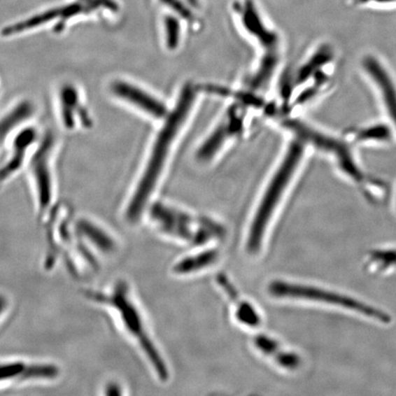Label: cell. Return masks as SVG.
Returning a JSON list of instances; mask_svg holds the SVG:
<instances>
[{"label": "cell", "instance_id": "obj_1", "mask_svg": "<svg viewBox=\"0 0 396 396\" xmlns=\"http://www.w3.org/2000/svg\"><path fill=\"white\" fill-rule=\"evenodd\" d=\"M84 295L90 303L111 315L124 337L146 358L159 379L167 382L169 379L167 362L153 341L143 310L128 281L116 280L103 289H85Z\"/></svg>", "mask_w": 396, "mask_h": 396}, {"label": "cell", "instance_id": "obj_2", "mask_svg": "<svg viewBox=\"0 0 396 396\" xmlns=\"http://www.w3.org/2000/svg\"><path fill=\"white\" fill-rule=\"evenodd\" d=\"M194 99L193 88L190 85H186L180 94L176 108L156 139L146 169L138 185L136 186L134 193L129 198L126 208L124 209V221L131 226L140 223L143 217L148 203L157 184L160 174L164 167L174 139L188 117L189 109L193 105Z\"/></svg>", "mask_w": 396, "mask_h": 396}, {"label": "cell", "instance_id": "obj_3", "mask_svg": "<svg viewBox=\"0 0 396 396\" xmlns=\"http://www.w3.org/2000/svg\"><path fill=\"white\" fill-rule=\"evenodd\" d=\"M150 218L158 232L170 237L202 245L213 239H220L226 229L220 223L206 218H196L162 203L150 209Z\"/></svg>", "mask_w": 396, "mask_h": 396}, {"label": "cell", "instance_id": "obj_4", "mask_svg": "<svg viewBox=\"0 0 396 396\" xmlns=\"http://www.w3.org/2000/svg\"><path fill=\"white\" fill-rule=\"evenodd\" d=\"M304 152L303 144L299 141L292 143L279 170L271 180L266 190L262 202L260 203L253 223L250 225L249 235L247 239V250L251 254L258 253L261 249L266 229L270 222L271 215L276 211L278 203L282 197L292 174L297 167Z\"/></svg>", "mask_w": 396, "mask_h": 396}, {"label": "cell", "instance_id": "obj_5", "mask_svg": "<svg viewBox=\"0 0 396 396\" xmlns=\"http://www.w3.org/2000/svg\"><path fill=\"white\" fill-rule=\"evenodd\" d=\"M60 366L49 360H0V389L32 383H52L61 376Z\"/></svg>", "mask_w": 396, "mask_h": 396}, {"label": "cell", "instance_id": "obj_6", "mask_svg": "<svg viewBox=\"0 0 396 396\" xmlns=\"http://www.w3.org/2000/svg\"><path fill=\"white\" fill-rule=\"evenodd\" d=\"M268 292L274 297L292 298V299L334 304V306L346 307V309L362 313L369 317L380 319V320H384L386 318V315H383V313L358 303L355 300L336 294V292L312 288V286L297 285V283L283 282V281H274L269 285Z\"/></svg>", "mask_w": 396, "mask_h": 396}, {"label": "cell", "instance_id": "obj_7", "mask_svg": "<svg viewBox=\"0 0 396 396\" xmlns=\"http://www.w3.org/2000/svg\"><path fill=\"white\" fill-rule=\"evenodd\" d=\"M76 239L97 262L111 259L120 250L119 239L103 225L90 218L73 221Z\"/></svg>", "mask_w": 396, "mask_h": 396}, {"label": "cell", "instance_id": "obj_8", "mask_svg": "<svg viewBox=\"0 0 396 396\" xmlns=\"http://www.w3.org/2000/svg\"><path fill=\"white\" fill-rule=\"evenodd\" d=\"M52 150V140L45 139L40 149L32 159V174L35 183L38 212L41 218L45 220L51 211L53 198V186L51 169H50V153ZM43 220V222H44Z\"/></svg>", "mask_w": 396, "mask_h": 396}, {"label": "cell", "instance_id": "obj_9", "mask_svg": "<svg viewBox=\"0 0 396 396\" xmlns=\"http://www.w3.org/2000/svg\"><path fill=\"white\" fill-rule=\"evenodd\" d=\"M285 126L297 133L304 141H309V143L322 150H327V152L335 153L337 157L339 158V164L346 173L350 174L354 179H362V174L358 170L347 148L342 146L341 143L314 131V129L309 128L299 121L288 120L285 122Z\"/></svg>", "mask_w": 396, "mask_h": 396}, {"label": "cell", "instance_id": "obj_10", "mask_svg": "<svg viewBox=\"0 0 396 396\" xmlns=\"http://www.w3.org/2000/svg\"><path fill=\"white\" fill-rule=\"evenodd\" d=\"M237 8L242 24L246 31L253 35L266 49L276 52L278 36L265 26L253 0H244L243 2L238 3Z\"/></svg>", "mask_w": 396, "mask_h": 396}, {"label": "cell", "instance_id": "obj_11", "mask_svg": "<svg viewBox=\"0 0 396 396\" xmlns=\"http://www.w3.org/2000/svg\"><path fill=\"white\" fill-rule=\"evenodd\" d=\"M111 91L119 99L143 109L153 117L162 118L167 115V108L161 102L131 83L120 80L114 82L111 85Z\"/></svg>", "mask_w": 396, "mask_h": 396}, {"label": "cell", "instance_id": "obj_12", "mask_svg": "<svg viewBox=\"0 0 396 396\" xmlns=\"http://www.w3.org/2000/svg\"><path fill=\"white\" fill-rule=\"evenodd\" d=\"M363 66L368 71L369 75L372 76L380 90L382 91L386 108L396 126V91L391 78L386 69L375 58H365Z\"/></svg>", "mask_w": 396, "mask_h": 396}, {"label": "cell", "instance_id": "obj_13", "mask_svg": "<svg viewBox=\"0 0 396 396\" xmlns=\"http://www.w3.org/2000/svg\"><path fill=\"white\" fill-rule=\"evenodd\" d=\"M254 345L262 353L271 357L283 368L288 370H295L301 365L300 357L297 354L292 353L291 351L283 350L274 339L265 335L257 336L254 339Z\"/></svg>", "mask_w": 396, "mask_h": 396}, {"label": "cell", "instance_id": "obj_14", "mask_svg": "<svg viewBox=\"0 0 396 396\" xmlns=\"http://www.w3.org/2000/svg\"><path fill=\"white\" fill-rule=\"evenodd\" d=\"M218 258V251L209 250L202 251L196 255L188 257L182 259L174 266V271L177 274H188L196 273L197 271L202 270L204 268L215 264Z\"/></svg>", "mask_w": 396, "mask_h": 396}, {"label": "cell", "instance_id": "obj_15", "mask_svg": "<svg viewBox=\"0 0 396 396\" xmlns=\"http://www.w3.org/2000/svg\"><path fill=\"white\" fill-rule=\"evenodd\" d=\"M239 122L237 120L234 121L229 120V122L223 124L220 128L215 131L214 133L208 138V140L203 144V146L198 150L197 157L200 160H208L211 158L215 153L217 152L218 148L222 146L225 139L230 134L234 133L239 129Z\"/></svg>", "mask_w": 396, "mask_h": 396}, {"label": "cell", "instance_id": "obj_16", "mask_svg": "<svg viewBox=\"0 0 396 396\" xmlns=\"http://www.w3.org/2000/svg\"><path fill=\"white\" fill-rule=\"evenodd\" d=\"M32 111L31 104L29 103H23L13 109L10 113L6 115L1 120H0V146L4 143L6 137L8 135L17 124L25 120Z\"/></svg>", "mask_w": 396, "mask_h": 396}, {"label": "cell", "instance_id": "obj_17", "mask_svg": "<svg viewBox=\"0 0 396 396\" xmlns=\"http://www.w3.org/2000/svg\"><path fill=\"white\" fill-rule=\"evenodd\" d=\"M237 310H236V317L241 324L245 326L255 327L261 323V317L258 311L253 304L248 303L247 301L236 299L234 301Z\"/></svg>", "mask_w": 396, "mask_h": 396}, {"label": "cell", "instance_id": "obj_18", "mask_svg": "<svg viewBox=\"0 0 396 396\" xmlns=\"http://www.w3.org/2000/svg\"><path fill=\"white\" fill-rule=\"evenodd\" d=\"M330 59V52L329 50L323 49L319 51L317 55L309 61V63L306 64V66L303 67V69L301 70L299 80H302V81L306 80L309 76H311L313 72L317 70L319 66L326 64Z\"/></svg>", "mask_w": 396, "mask_h": 396}, {"label": "cell", "instance_id": "obj_19", "mask_svg": "<svg viewBox=\"0 0 396 396\" xmlns=\"http://www.w3.org/2000/svg\"><path fill=\"white\" fill-rule=\"evenodd\" d=\"M165 34L168 48L176 49L180 39V24L174 17H167L164 20Z\"/></svg>", "mask_w": 396, "mask_h": 396}, {"label": "cell", "instance_id": "obj_20", "mask_svg": "<svg viewBox=\"0 0 396 396\" xmlns=\"http://www.w3.org/2000/svg\"><path fill=\"white\" fill-rule=\"evenodd\" d=\"M390 137V131L386 126L380 125L372 127V128L365 129L359 135L360 141L369 140H387Z\"/></svg>", "mask_w": 396, "mask_h": 396}, {"label": "cell", "instance_id": "obj_21", "mask_svg": "<svg viewBox=\"0 0 396 396\" xmlns=\"http://www.w3.org/2000/svg\"><path fill=\"white\" fill-rule=\"evenodd\" d=\"M164 4L169 6L172 10L176 11L180 16L185 17L186 20H193V16H192V13L188 8H185V6L179 0H161Z\"/></svg>", "mask_w": 396, "mask_h": 396}, {"label": "cell", "instance_id": "obj_22", "mask_svg": "<svg viewBox=\"0 0 396 396\" xmlns=\"http://www.w3.org/2000/svg\"><path fill=\"white\" fill-rule=\"evenodd\" d=\"M10 309V301L8 297L5 294L0 292V323L4 318L8 314Z\"/></svg>", "mask_w": 396, "mask_h": 396}, {"label": "cell", "instance_id": "obj_23", "mask_svg": "<svg viewBox=\"0 0 396 396\" xmlns=\"http://www.w3.org/2000/svg\"><path fill=\"white\" fill-rule=\"evenodd\" d=\"M105 395H123L124 389L122 386L117 383H108L105 386Z\"/></svg>", "mask_w": 396, "mask_h": 396}, {"label": "cell", "instance_id": "obj_24", "mask_svg": "<svg viewBox=\"0 0 396 396\" xmlns=\"http://www.w3.org/2000/svg\"><path fill=\"white\" fill-rule=\"evenodd\" d=\"M355 4L365 5V4H396V0H353Z\"/></svg>", "mask_w": 396, "mask_h": 396}]
</instances>
